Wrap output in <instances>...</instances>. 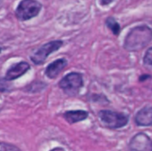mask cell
Listing matches in <instances>:
<instances>
[{
    "instance_id": "cell-1",
    "label": "cell",
    "mask_w": 152,
    "mask_h": 151,
    "mask_svg": "<svg viewBox=\"0 0 152 151\" xmlns=\"http://www.w3.org/2000/svg\"><path fill=\"white\" fill-rule=\"evenodd\" d=\"M151 29L147 26L135 27L126 37L124 47L129 52H136L144 48L151 41Z\"/></svg>"
},
{
    "instance_id": "cell-2",
    "label": "cell",
    "mask_w": 152,
    "mask_h": 151,
    "mask_svg": "<svg viewBox=\"0 0 152 151\" xmlns=\"http://www.w3.org/2000/svg\"><path fill=\"white\" fill-rule=\"evenodd\" d=\"M98 117L103 126L109 129L122 128L129 122L127 115L112 110H101L98 113Z\"/></svg>"
},
{
    "instance_id": "cell-3",
    "label": "cell",
    "mask_w": 152,
    "mask_h": 151,
    "mask_svg": "<svg viewBox=\"0 0 152 151\" xmlns=\"http://www.w3.org/2000/svg\"><path fill=\"white\" fill-rule=\"evenodd\" d=\"M83 85V76L77 72L68 74L59 82L60 88L69 96L77 95Z\"/></svg>"
},
{
    "instance_id": "cell-4",
    "label": "cell",
    "mask_w": 152,
    "mask_h": 151,
    "mask_svg": "<svg viewBox=\"0 0 152 151\" xmlns=\"http://www.w3.org/2000/svg\"><path fill=\"white\" fill-rule=\"evenodd\" d=\"M42 5L36 0H22L16 9V16L21 20H27L36 17Z\"/></svg>"
},
{
    "instance_id": "cell-5",
    "label": "cell",
    "mask_w": 152,
    "mask_h": 151,
    "mask_svg": "<svg viewBox=\"0 0 152 151\" xmlns=\"http://www.w3.org/2000/svg\"><path fill=\"white\" fill-rule=\"evenodd\" d=\"M63 42L61 40H55V41H51L44 45H42L33 55L30 56V60L37 65H41L43 64L47 57L56 52L58 49H60L62 45Z\"/></svg>"
},
{
    "instance_id": "cell-6",
    "label": "cell",
    "mask_w": 152,
    "mask_h": 151,
    "mask_svg": "<svg viewBox=\"0 0 152 151\" xmlns=\"http://www.w3.org/2000/svg\"><path fill=\"white\" fill-rule=\"evenodd\" d=\"M130 151H151V140L143 133L134 135L129 143Z\"/></svg>"
},
{
    "instance_id": "cell-7",
    "label": "cell",
    "mask_w": 152,
    "mask_h": 151,
    "mask_svg": "<svg viewBox=\"0 0 152 151\" xmlns=\"http://www.w3.org/2000/svg\"><path fill=\"white\" fill-rule=\"evenodd\" d=\"M29 69L30 66L26 61H20L16 64H13L7 69L4 76V79L6 81H12L14 79H17L23 76Z\"/></svg>"
},
{
    "instance_id": "cell-8",
    "label": "cell",
    "mask_w": 152,
    "mask_h": 151,
    "mask_svg": "<svg viewBox=\"0 0 152 151\" xmlns=\"http://www.w3.org/2000/svg\"><path fill=\"white\" fill-rule=\"evenodd\" d=\"M67 60L66 59H59V60H56L54 61L53 62L50 63L45 71V74L47 77L51 78V79H53L55 77H58V75L63 70V69L67 66Z\"/></svg>"
},
{
    "instance_id": "cell-9",
    "label": "cell",
    "mask_w": 152,
    "mask_h": 151,
    "mask_svg": "<svg viewBox=\"0 0 152 151\" xmlns=\"http://www.w3.org/2000/svg\"><path fill=\"white\" fill-rule=\"evenodd\" d=\"M135 123L139 126H151L152 122V109L151 106L142 108L135 116Z\"/></svg>"
},
{
    "instance_id": "cell-10",
    "label": "cell",
    "mask_w": 152,
    "mask_h": 151,
    "mask_svg": "<svg viewBox=\"0 0 152 151\" xmlns=\"http://www.w3.org/2000/svg\"><path fill=\"white\" fill-rule=\"evenodd\" d=\"M88 112L85 110H70L63 114V117L69 124H76L83 120H86L88 117Z\"/></svg>"
},
{
    "instance_id": "cell-11",
    "label": "cell",
    "mask_w": 152,
    "mask_h": 151,
    "mask_svg": "<svg viewBox=\"0 0 152 151\" xmlns=\"http://www.w3.org/2000/svg\"><path fill=\"white\" fill-rule=\"evenodd\" d=\"M106 25L107 27L113 32V34L115 36H118L120 32V26L119 24L117 22V20H115L113 18H108L106 20Z\"/></svg>"
},
{
    "instance_id": "cell-12",
    "label": "cell",
    "mask_w": 152,
    "mask_h": 151,
    "mask_svg": "<svg viewBox=\"0 0 152 151\" xmlns=\"http://www.w3.org/2000/svg\"><path fill=\"white\" fill-rule=\"evenodd\" d=\"M0 151H20L16 146L6 142H0Z\"/></svg>"
},
{
    "instance_id": "cell-13",
    "label": "cell",
    "mask_w": 152,
    "mask_h": 151,
    "mask_svg": "<svg viewBox=\"0 0 152 151\" xmlns=\"http://www.w3.org/2000/svg\"><path fill=\"white\" fill-rule=\"evenodd\" d=\"M143 62L146 66H151L152 64V49L149 48L148 51L145 53L144 59H143Z\"/></svg>"
},
{
    "instance_id": "cell-14",
    "label": "cell",
    "mask_w": 152,
    "mask_h": 151,
    "mask_svg": "<svg viewBox=\"0 0 152 151\" xmlns=\"http://www.w3.org/2000/svg\"><path fill=\"white\" fill-rule=\"evenodd\" d=\"M9 85H7V81L4 78L0 77V92L9 91Z\"/></svg>"
},
{
    "instance_id": "cell-15",
    "label": "cell",
    "mask_w": 152,
    "mask_h": 151,
    "mask_svg": "<svg viewBox=\"0 0 152 151\" xmlns=\"http://www.w3.org/2000/svg\"><path fill=\"white\" fill-rule=\"evenodd\" d=\"M100 1H101V4H102V5H106V4H108L111 3L113 0H100Z\"/></svg>"
},
{
    "instance_id": "cell-16",
    "label": "cell",
    "mask_w": 152,
    "mask_h": 151,
    "mask_svg": "<svg viewBox=\"0 0 152 151\" xmlns=\"http://www.w3.org/2000/svg\"><path fill=\"white\" fill-rule=\"evenodd\" d=\"M51 151H65L63 149H61V148H55V149H53V150H52Z\"/></svg>"
},
{
    "instance_id": "cell-17",
    "label": "cell",
    "mask_w": 152,
    "mask_h": 151,
    "mask_svg": "<svg viewBox=\"0 0 152 151\" xmlns=\"http://www.w3.org/2000/svg\"><path fill=\"white\" fill-rule=\"evenodd\" d=\"M1 52H2V48L0 47V53H1Z\"/></svg>"
}]
</instances>
